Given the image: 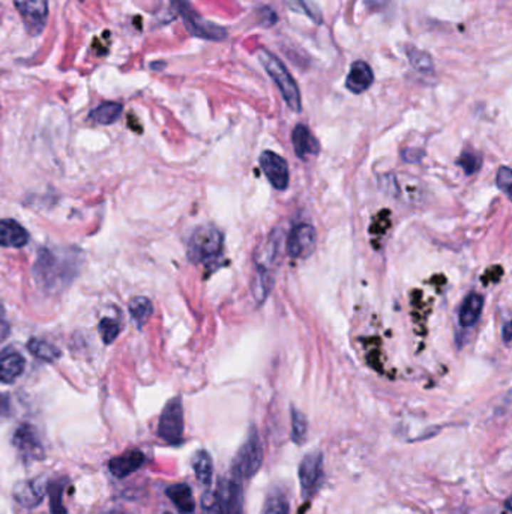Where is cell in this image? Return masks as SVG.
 <instances>
[{
  "mask_svg": "<svg viewBox=\"0 0 512 514\" xmlns=\"http://www.w3.org/2000/svg\"><path fill=\"white\" fill-rule=\"evenodd\" d=\"M257 58L263 68L266 69L269 77L275 81L276 88L280 89L286 104L293 110V112H301V92L296 85L295 78L287 71V68L283 62L265 48L257 50Z\"/></svg>",
  "mask_w": 512,
  "mask_h": 514,
  "instance_id": "6da1fadb",
  "label": "cell"
},
{
  "mask_svg": "<svg viewBox=\"0 0 512 514\" xmlns=\"http://www.w3.org/2000/svg\"><path fill=\"white\" fill-rule=\"evenodd\" d=\"M224 236L214 226H202L191 235L187 255L192 263H211L223 253Z\"/></svg>",
  "mask_w": 512,
  "mask_h": 514,
  "instance_id": "7a4b0ae2",
  "label": "cell"
},
{
  "mask_svg": "<svg viewBox=\"0 0 512 514\" xmlns=\"http://www.w3.org/2000/svg\"><path fill=\"white\" fill-rule=\"evenodd\" d=\"M173 9L182 19L187 31L192 35L206 41H223L227 38V31L224 27L216 26L211 21L204 20L200 14L192 8L189 0H170Z\"/></svg>",
  "mask_w": 512,
  "mask_h": 514,
  "instance_id": "3957f363",
  "label": "cell"
},
{
  "mask_svg": "<svg viewBox=\"0 0 512 514\" xmlns=\"http://www.w3.org/2000/svg\"><path fill=\"white\" fill-rule=\"evenodd\" d=\"M263 463V446L257 430L251 427L241 450L238 451L236 458L233 463V472L238 474L242 480L253 478L260 471Z\"/></svg>",
  "mask_w": 512,
  "mask_h": 514,
  "instance_id": "277c9868",
  "label": "cell"
},
{
  "mask_svg": "<svg viewBox=\"0 0 512 514\" xmlns=\"http://www.w3.org/2000/svg\"><path fill=\"white\" fill-rule=\"evenodd\" d=\"M158 436L170 443L179 446L184 439V406L181 397L172 399L161 412L158 421Z\"/></svg>",
  "mask_w": 512,
  "mask_h": 514,
  "instance_id": "5b68a950",
  "label": "cell"
},
{
  "mask_svg": "<svg viewBox=\"0 0 512 514\" xmlns=\"http://www.w3.org/2000/svg\"><path fill=\"white\" fill-rule=\"evenodd\" d=\"M14 6L21 16L26 31L32 36L44 31L48 19V0H14Z\"/></svg>",
  "mask_w": 512,
  "mask_h": 514,
  "instance_id": "8992f818",
  "label": "cell"
},
{
  "mask_svg": "<svg viewBox=\"0 0 512 514\" xmlns=\"http://www.w3.org/2000/svg\"><path fill=\"white\" fill-rule=\"evenodd\" d=\"M12 446L26 462L44 458V447L41 443L36 428L31 424H21L12 435Z\"/></svg>",
  "mask_w": 512,
  "mask_h": 514,
  "instance_id": "52a82bcc",
  "label": "cell"
},
{
  "mask_svg": "<svg viewBox=\"0 0 512 514\" xmlns=\"http://www.w3.org/2000/svg\"><path fill=\"white\" fill-rule=\"evenodd\" d=\"M323 454L320 451L308 453L299 465V483L303 496L313 495L322 481Z\"/></svg>",
  "mask_w": 512,
  "mask_h": 514,
  "instance_id": "ba28073f",
  "label": "cell"
},
{
  "mask_svg": "<svg viewBox=\"0 0 512 514\" xmlns=\"http://www.w3.org/2000/svg\"><path fill=\"white\" fill-rule=\"evenodd\" d=\"M219 504L223 514H244V480L231 472V477L219 484Z\"/></svg>",
  "mask_w": 512,
  "mask_h": 514,
  "instance_id": "9c48e42d",
  "label": "cell"
},
{
  "mask_svg": "<svg viewBox=\"0 0 512 514\" xmlns=\"http://www.w3.org/2000/svg\"><path fill=\"white\" fill-rule=\"evenodd\" d=\"M258 164H260L263 173H265V176L268 178L271 185L275 190L283 191L288 187V180H290L288 164L283 157L275 154V152L265 150V152H261V155L258 158Z\"/></svg>",
  "mask_w": 512,
  "mask_h": 514,
  "instance_id": "30bf717a",
  "label": "cell"
},
{
  "mask_svg": "<svg viewBox=\"0 0 512 514\" xmlns=\"http://www.w3.org/2000/svg\"><path fill=\"white\" fill-rule=\"evenodd\" d=\"M315 244V229L310 225H298L287 238V253L295 259H305L314 253Z\"/></svg>",
  "mask_w": 512,
  "mask_h": 514,
  "instance_id": "8fae6325",
  "label": "cell"
},
{
  "mask_svg": "<svg viewBox=\"0 0 512 514\" xmlns=\"http://www.w3.org/2000/svg\"><path fill=\"white\" fill-rule=\"evenodd\" d=\"M47 485L48 483H46L43 478L23 480L14 485L12 496L20 505L26 508H33L43 503L47 493Z\"/></svg>",
  "mask_w": 512,
  "mask_h": 514,
  "instance_id": "7c38bea8",
  "label": "cell"
},
{
  "mask_svg": "<svg viewBox=\"0 0 512 514\" xmlns=\"http://www.w3.org/2000/svg\"><path fill=\"white\" fill-rule=\"evenodd\" d=\"M145 463V454L140 450H130L108 462V471L117 478H125L138 471Z\"/></svg>",
  "mask_w": 512,
  "mask_h": 514,
  "instance_id": "4fadbf2b",
  "label": "cell"
},
{
  "mask_svg": "<svg viewBox=\"0 0 512 514\" xmlns=\"http://www.w3.org/2000/svg\"><path fill=\"white\" fill-rule=\"evenodd\" d=\"M375 81V74H372L371 66L364 61H356L352 66L350 71L345 78V88L352 93H364L368 91Z\"/></svg>",
  "mask_w": 512,
  "mask_h": 514,
  "instance_id": "5bb4252c",
  "label": "cell"
},
{
  "mask_svg": "<svg viewBox=\"0 0 512 514\" xmlns=\"http://www.w3.org/2000/svg\"><path fill=\"white\" fill-rule=\"evenodd\" d=\"M292 143L295 154L301 160H308L310 157H314L319 154L320 146L319 142L315 140V137L311 134L310 128L307 125H296L293 133H292Z\"/></svg>",
  "mask_w": 512,
  "mask_h": 514,
  "instance_id": "9a60e30c",
  "label": "cell"
},
{
  "mask_svg": "<svg viewBox=\"0 0 512 514\" xmlns=\"http://www.w3.org/2000/svg\"><path fill=\"white\" fill-rule=\"evenodd\" d=\"M26 367V359L19 351L5 349L0 354V382L12 384L17 381Z\"/></svg>",
  "mask_w": 512,
  "mask_h": 514,
  "instance_id": "2e32d148",
  "label": "cell"
},
{
  "mask_svg": "<svg viewBox=\"0 0 512 514\" xmlns=\"http://www.w3.org/2000/svg\"><path fill=\"white\" fill-rule=\"evenodd\" d=\"M29 241V233L16 220H0V247L21 248Z\"/></svg>",
  "mask_w": 512,
  "mask_h": 514,
  "instance_id": "e0dca14e",
  "label": "cell"
},
{
  "mask_svg": "<svg viewBox=\"0 0 512 514\" xmlns=\"http://www.w3.org/2000/svg\"><path fill=\"white\" fill-rule=\"evenodd\" d=\"M165 495L169 496V499L179 510V513L192 514L194 510H196V501H194L192 490L185 483L172 484L170 488H167V490H165Z\"/></svg>",
  "mask_w": 512,
  "mask_h": 514,
  "instance_id": "ac0fdd59",
  "label": "cell"
},
{
  "mask_svg": "<svg viewBox=\"0 0 512 514\" xmlns=\"http://www.w3.org/2000/svg\"><path fill=\"white\" fill-rule=\"evenodd\" d=\"M484 309V297L479 294H470L463 301V305L460 309V325L464 328L474 327L481 317Z\"/></svg>",
  "mask_w": 512,
  "mask_h": 514,
  "instance_id": "d6986e66",
  "label": "cell"
},
{
  "mask_svg": "<svg viewBox=\"0 0 512 514\" xmlns=\"http://www.w3.org/2000/svg\"><path fill=\"white\" fill-rule=\"evenodd\" d=\"M192 471L196 474V478L199 480L200 484L209 488L212 483V476H214V463H212V457L211 454L200 450L192 457Z\"/></svg>",
  "mask_w": 512,
  "mask_h": 514,
  "instance_id": "ffe728a7",
  "label": "cell"
},
{
  "mask_svg": "<svg viewBox=\"0 0 512 514\" xmlns=\"http://www.w3.org/2000/svg\"><path fill=\"white\" fill-rule=\"evenodd\" d=\"M123 106L116 101H107L95 107L90 112V119L100 125H112L122 115Z\"/></svg>",
  "mask_w": 512,
  "mask_h": 514,
  "instance_id": "44dd1931",
  "label": "cell"
},
{
  "mask_svg": "<svg viewBox=\"0 0 512 514\" xmlns=\"http://www.w3.org/2000/svg\"><path fill=\"white\" fill-rule=\"evenodd\" d=\"M130 313L132 321L137 324L138 328H142L147 321L149 317L154 313V307H152L150 299L145 298V297H135L130 301Z\"/></svg>",
  "mask_w": 512,
  "mask_h": 514,
  "instance_id": "7402d4cb",
  "label": "cell"
},
{
  "mask_svg": "<svg viewBox=\"0 0 512 514\" xmlns=\"http://www.w3.org/2000/svg\"><path fill=\"white\" fill-rule=\"evenodd\" d=\"M27 347H29V351L33 356L43 359V361H47V363H53V361H56L62 355L56 346L46 341V340L32 339L29 341V344H27Z\"/></svg>",
  "mask_w": 512,
  "mask_h": 514,
  "instance_id": "603a6c76",
  "label": "cell"
},
{
  "mask_svg": "<svg viewBox=\"0 0 512 514\" xmlns=\"http://www.w3.org/2000/svg\"><path fill=\"white\" fill-rule=\"evenodd\" d=\"M407 56L414 71H418L421 74H433L434 63L430 54L418 48H409Z\"/></svg>",
  "mask_w": 512,
  "mask_h": 514,
  "instance_id": "cb8c5ba5",
  "label": "cell"
},
{
  "mask_svg": "<svg viewBox=\"0 0 512 514\" xmlns=\"http://www.w3.org/2000/svg\"><path fill=\"white\" fill-rule=\"evenodd\" d=\"M308 433V420L307 416L303 415L298 409H292V441L296 446H303L307 441Z\"/></svg>",
  "mask_w": 512,
  "mask_h": 514,
  "instance_id": "d4e9b609",
  "label": "cell"
},
{
  "mask_svg": "<svg viewBox=\"0 0 512 514\" xmlns=\"http://www.w3.org/2000/svg\"><path fill=\"white\" fill-rule=\"evenodd\" d=\"M47 493L50 495V508L53 514H66V508L63 507L62 496H63V483L62 481H51L47 485Z\"/></svg>",
  "mask_w": 512,
  "mask_h": 514,
  "instance_id": "484cf974",
  "label": "cell"
},
{
  "mask_svg": "<svg viewBox=\"0 0 512 514\" xmlns=\"http://www.w3.org/2000/svg\"><path fill=\"white\" fill-rule=\"evenodd\" d=\"M263 514H288V503L281 492H273L266 499Z\"/></svg>",
  "mask_w": 512,
  "mask_h": 514,
  "instance_id": "4316f807",
  "label": "cell"
},
{
  "mask_svg": "<svg viewBox=\"0 0 512 514\" xmlns=\"http://www.w3.org/2000/svg\"><path fill=\"white\" fill-rule=\"evenodd\" d=\"M202 507L204 514H223V511H221L218 492L206 490L202 498Z\"/></svg>",
  "mask_w": 512,
  "mask_h": 514,
  "instance_id": "83f0119b",
  "label": "cell"
},
{
  "mask_svg": "<svg viewBox=\"0 0 512 514\" xmlns=\"http://www.w3.org/2000/svg\"><path fill=\"white\" fill-rule=\"evenodd\" d=\"M100 329H101V336H103V340L105 344L113 343L120 332L119 324L112 321V319H103V321L100 322Z\"/></svg>",
  "mask_w": 512,
  "mask_h": 514,
  "instance_id": "f1b7e54d",
  "label": "cell"
},
{
  "mask_svg": "<svg viewBox=\"0 0 512 514\" xmlns=\"http://www.w3.org/2000/svg\"><path fill=\"white\" fill-rule=\"evenodd\" d=\"M496 184L499 187L505 196L511 199V187H512V172L509 168H501L499 172H497V178H496Z\"/></svg>",
  "mask_w": 512,
  "mask_h": 514,
  "instance_id": "f546056e",
  "label": "cell"
},
{
  "mask_svg": "<svg viewBox=\"0 0 512 514\" xmlns=\"http://www.w3.org/2000/svg\"><path fill=\"white\" fill-rule=\"evenodd\" d=\"M459 165H461L467 175H474L479 169L481 158L476 154H472V152H464L459 160Z\"/></svg>",
  "mask_w": 512,
  "mask_h": 514,
  "instance_id": "4dcf8cb0",
  "label": "cell"
},
{
  "mask_svg": "<svg viewBox=\"0 0 512 514\" xmlns=\"http://www.w3.org/2000/svg\"><path fill=\"white\" fill-rule=\"evenodd\" d=\"M284 2H286V5L288 8H292L295 12H303V14H307V16H310L313 20L320 21L319 19L314 16L313 11L310 9V6H308V4L305 2V0H284Z\"/></svg>",
  "mask_w": 512,
  "mask_h": 514,
  "instance_id": "1f68e13d",
  "label": "cell"
},
{
  "mask_svg": "<svg viewBox=\"0 0 512 514\" xmlns=\"http://www.w3.org/2000/svg\"><path fill=\"white\" fill-rule=\"evenodd\" d=\"M11 413V401L6 394H0V415Z\"/></svg>",
  "mask_w": 512,
  "mask_h": 514,
  "instance_id": "d6a6232c",
  "label": "cell"
},
{
  "mask_svg": "<svg viewBox=\"0 0 512 514\" xmlns=\"http://www.w3.org/2000/svg\"><path fill=\"white\" fill-rule=\"evenodd\" d=\"M502 337H503V343H505L506 346H509V343H511V325H509V321H506V322L503 324Z\"/></svg>",
  "mask_w": 512,
  "mask_h": 514,
  "instance_id": "836d02e7",
  "label": "cell"
},
{
  "mask_svg": "<svg viewBox=\"0 0 512 514\" xmlns=\"http://www.w3.org/2000/svg\"><path fill=\"white\" fill-rule=\"evenodd\" d=\"M165 514H170V513H165Z\"/></svg>",
  "mask_w": 512,
  "mask_h": 514,
  "instance_id": "e575fe53",
  "label": "cell"
}]
</instances>
